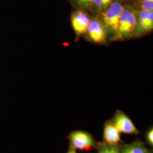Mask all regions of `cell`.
Segmentation results:
<instances>
[{"mask_svg":"<svg viewBox=\"0 0 153 153\" xmlns=\"http://www.w3.org/2000/svg\"><path fill=\"white\" fill-rule=\"evenodd\" d=\"M70 147L85 152H90L93 148H97L98 142L93 136L88 132L82 131H74L69 134Z\"/></svg>","mask_w":153,"mask_h":153,"instance_id":"cell-1","label":"cell"},{"mask_svg":"<svg viewBox=\"0 0 153 153\" xmlns=\"http://www.w3.org/2000/svg\"><path fill=\"white\" fill-rule=\"evenodd\" d=\"M137 18L133 11L128 9H124L121 13L118 34L123 38L131 36L136 31Z\"/></svg>","mask_w":153,"mask_h":153,"instance_id":"cell-2","label":"cell"},{"mask_svg":"<svg viewBox=\"0 0 153 153\" xmlns=\"http://www.w3.org/2000/svg\"><path fill=\"white\" fill-rule=\"evenodd\" d=\"M124 7L119 2H113L103 13V21L105 28L118 33V26L121 13Z\"/></svg>","mask_w":153,"mask_h":153,"instance_id":"cell-3","label":"cell"},{"mask_svg":"<svg viewBox=\"0 0 153 153\" xmlns=\"http://www.w3.org/2000/svg\"><path fill=\"white\" fill-rule=\"evenodd\" d=\"M111 121L120 132L134 134L140 133L129 117L122 111H117Z\"/></svg>","mask_w":153,"mask_h":153,"instance_id":"cell-4","label":"cell"},{"mask_svg":"<svg viewBox=\"0 0 153 153\" xmlns=\"http://www.w3.org/2000/svg\"><path fill=\"white\" fill-rule=\"evenodd\" d=\"M104 23L98 19L91 20L86 33L88 36L93 42L101 43L106 38V30Z\"/></svg>","mask_w":153,"mask_h":153,"instance_id":"cell-5","label":"cell"},{"mask_svg":"<svg viewBox=\"0 0 153 153\" xmlns=\"http://www.w3.org/2000/svg\"><path fill=\"white\" fill-rule=\"evenodd\" d=\"M90 22V17L84 11L78 10L71 15V25L77 35L86 33Z\"/></svg>","mask_w":153,"mask_h":153,"instance_id":"cell-6","label":"cell"},{"mask_svg":"<svg viewBox=\"0 0 153 153\" xmlns=\"http://www.w3.org/2000/svg\"><path fill=\"white\" fill-rule=\"evenodd\" d=\"M103 138L104 142L112 146L119 145L121 142L120 132L111 120L107 121L104 124Z\"/></svg>","mask_w":153,"mask_h":153,"instance_id":"cell-7","label":"cell"},{"mask_svg":"<svg viewBox=\"0 0 153 153\" xmlns=\"http://www.w3.org/2000/svg\"><path fill=\"white\" fill-rule=\"evenodd\" d=\"M153 28V11L141 10L137 19V28L140 32H148Z\"/></svg>","mask_w":153,"mask_h":153,"instance_id":"cell-8","label":"cell"},{"mask_svg":"<svg viewBox=\"0 0 153 153\" xmlns=\"http://www.w3.org/2000/svg\"><path fill=\"white\" fill-rule=\"evenodd\" d=\"M121 153H151L140 141H136L129 145H124L120 147Z\"/></svg>","mask_w":153,"mask_h":153,"instance_id":"cell-9","label":"cell"},{"mask_svg":"<svg viewBox=\"0 0 153 153\" xmlns=\"http://www.w3.org/2000/svg\"><path fill=\"white\" fill-rule=\"evenodd\" d=\"M120 145L112 146L105 142H98V153H121Z\"/></svg>","mask_w":153,"mask_h":153,"instance_id":"cell-10","label":"cell"},{"mask_svg":"<svg viewBox=\"0 0 153 153\" xmlns=\"http://www.w3.org/2000/svg\"><path fill=\"white\" fill-rule=\"evenodd\" d=\"M113 2L114 0H93V6L99 10H105Z\"/></svg>","mask_w":153,"mask_h":153,"instance_id":"cell-11","label":"cell"},{"mask_svg":"<svg viewBox=\"0 0 153 153\" xmlns=\"http://www.w3.org/2000/svg\"><path fill=\"white\" fill-rule=\"evenodd\" d=\"M141 7L142 10L153 11V0H142Z\"/></svg>","mask_w":153,"mask_h":153,"instance_id":"cell-12","label":"cell"},{"mask_svg":"<svg viewBox=\"0 0 153 153\" xmlns=\"http://www.w3.org/2000/svg\"><path fill=\"white\" fill-rule=\"evenodd\" d=\"M78 5L88 9L93 6V0H73Z\"/></svg>","mask_w":153,"mask_h":153,"instance_id":"cell-13","label":"cell"},{"mask_svg":"<svg viewBox=\"0 0 153 153\" xmlns=\"http://www.w3.org/2000/svg\"><path fill=\"white\" fill-rule=\"evenodd\" d=\"M153 128H152L151 129H150V130L148 131L147 134H146V140L148 143H149L150 145L153 146Z\"/></svg>","mask_w":153,"mask_h":153,"instance_id":"cell-14","label":"cell"},{"mask_svg":"<svg viewBox=\"0 0 153 153\" xmlns=\"http://www.w3.org/2000/svg\"><path fill=\"white\" fill-rule=\"evenodd\" d=\"M66 153H76V152L75 149H73V148L70 147L69 150L68 151V152Z\"/></svg>","mask_w":153,"mask_h":153,"instance_id":"cell-15","label":"cell"}]
</instances>
